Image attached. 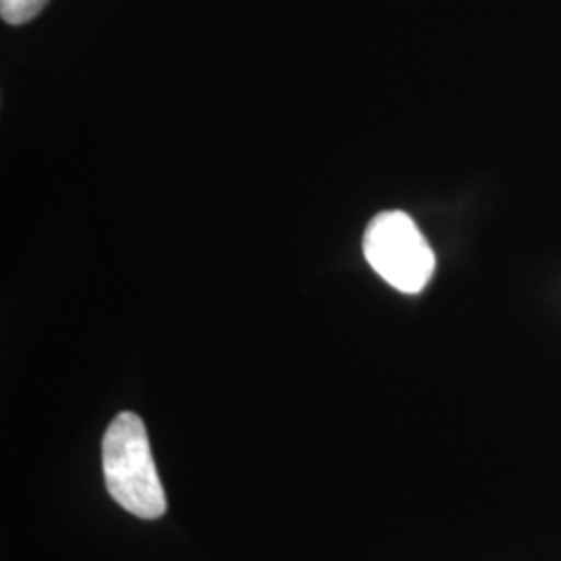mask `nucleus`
Instances as JSON below:
<instances>
[{
    "label": "nucleus",
    "instance_id": "nucleus-1",
    "mask_svg": "<svg viewBox=\"0 0 561 561\" xmlns=\"http://www.w3.org/2000/svg\"><path fill=\"white\" fill-rule=\"evenodd\" d=\"M102 468L108 495L121 507L144 520L161 518L167 512L150 442L140 416L121 412L102 439Z\"/></svg>",
    "mask_w": 561,
    "mask_h": 561
},
{
    "label": "nucleus",
    "instance_id": "nucleus-2",
    "mask_svg": "<svg viewBox=\"0 0 561 561\" xmlns=\"http://www.w3.org/2000/svg\"><path fill=\"white\" fill-rule=\"evenodd\" d=\"M364 256L401 294H419L435 271V254L416 222L401 210L375 217L364 233Z\"/></svg>",
    "mask_w": 561,
    "mask_h": 561
},
{
    "label": "nucleus",
    "instance_id": "nucleus-3",
    "mask_svg": "<svg viewBox=\"0 0 561 561\" xmlns=\"http://www.w3.org/2000/svg\"><path fill=\"white\" fill-rule=\"evenodd\" d=\"M48 0H0V15L11 25H21L38 18Z\"/></svg>",
    "mask_w": 561,
    "mask_h": 561
}]
</instances>
